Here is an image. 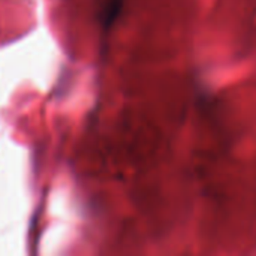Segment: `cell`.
Listing matches in <instances>:
<instances>
[{
  "label": "cell",
  "instance_id": "obj_1",
  "mask_svg": "<svg viewBox=\"0 0 256 256\" xmlns=\"http://www.w3.org/2000/svg\"><path fill=\"white\" fill-rule=\"evenodd\" d=\"M123 8V0H100L99 2V21L105 30H108L117 16L120 15V10Z\"/></svg>",
  "mask_w": 256,
  "mask_h": 256
}]
</instances>
